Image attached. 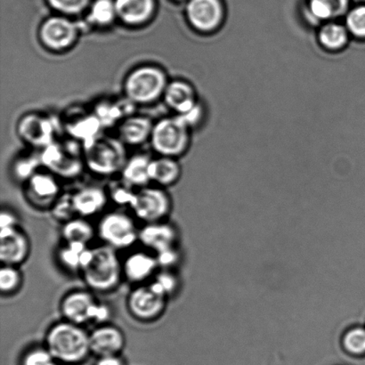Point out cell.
<instances>
[{
  "label": "cell",
  "mask_w": 365,
  "mask_h": 365,
  "mask_svg": "<svg viewBox=\"0 0 365 365\" xmlns=\"http://www.w3.org/2000/svg\"><path fill=\"white\" fill-rule=\"evenodd\" d=\"M44 346L57 363L64 365H80L91 355L89 332L66 320L48 329Z\"/></svg>",
  "instance_id": "cell-1"
},
{
  "label": "cell",
  "mask_w": 365,
  "mask_h": 365,
  "mask_svg": "<svg viewBox=\"0 0 365 365\" xmlns=\"http://www.w3.org/2000/svg\"><path fill=\"white\" fill-rule=\"evenodd\" d=\"M82 277L91 292L114 291L123 279V261L117 250L107 245L93 249L91 261L81 271Z\"/></svg>",
  "instance_id": "cell-2"
},
{
  "label": "cell",
  "mask_w": 365,
  "mask_h": 365,
  "mask_svg": "<svg viewBox=\"0 0 365 365\" xmlns=\"http://www.w3.org/2000/svg\"><path fill=\"white\" fill-rule=\"evenodd\" d=\"M83 156L86 167L103 177L121 173L128 160L124 143L103 135L83 145Z\"/></svg>",
  "instance_id": "cell-3"
},
{
  "label": "cell",
  "mask_w": 365,
  "mask_h": 365,
  "mask_svg": "<svg viewBox=\"0 0 365 365\" xmlns=\"http://www.w3.org/2000/svg\"><path fill=\"white\" fill-rule=\"evenodd\" d=\"M169 81L165 71L155 66L135 68L124 82L125 96L135 105H146L163 98Z\"/></svg>",
  "instance_id": "cell-4"
},
{
  "label": "cell",
  "mask_w": 365,
  "mask_h": 365,
  "mask_svg": "<svg viewBox=\"0 0 365 365\" xmlns=\"http://www.w3.org/2000/svg\"><path fill=\"white\" fill-rule=\"evenodd\" d=\"M60 311L63 320L81 327L92 322L106 324L110 317L109 307L98 302L93 292L86 289L67 293L61 300Z\"/></svg>",
  "instance_id": "cell-5"
},
{
  "label": "cell",
  "mask_w": 365,
  "mask_h": 365,
  "mask_svg": "<svg viewBox=\"0 0 365 365\" xmlns=\"http://www.w3.org/2000/svg\"><path fill=\"white\" fill-rule=\"evenodd\" d=\"M42 166L56 177L73 180L80 176L85 165L83 149L77 142H53L42 149Z\"/></svg>",
  "instance_id": "cell-6"
},
{
  "label": "cell",
  "mask_w": 365,
  "mask_h": 365,
  "mask_svg": "<svg viewBox=\"0 0 365 365\" xmlns=\"http://www.w3.org/2000/svg\"><path fill=\"white\" fill-rule=\"evenodd\" d=\"M150 142L160 156L176 158L188 148L190 128L178 115L164 118L153 125Z\"/></svg>",
  "instance_id": "cell-7"
},
{
  "label": "cell",
  "mask_w": 365,
  "mask_h": 365,
  "mask_svg": "<svg viewBox=\"0 0 365 365\" xmlns=\"http://www.w3.org/2000/svg\"><path fill=\"white\" fill-rule=\"evenodd\" d=\"M96 234L105 245L115 250H126L138 242L139 229L130 215L112 211L103 215L99 220Z\"/></svg>",
  "instance_id": "cell-8"
},
{
  "label": "cell",
  "mask_w": 365,
  "mask_h": 365,
  "mask_svg": "<svg viewBox=\"0 0 365 365\" xmlns=\"http://www.w3.org/2000/svg\"><path fill=\"white\" fill-rule=\"evenodd\" d=\"M135 217L145 224L165 221L173 210V200L160 186H145L135 191L130 205Z\"/></svg>",
  "instance_id": "cell-9"
},
{
  "label": "cell",
  "mask_w": 365,
  "mask_h": 365,
  "mask_svg": "<svg viewBox=\"0 0 365 365\" xmlns=\"http://www.w3.org/2000/svg\"><path fill=\"white\" fill-rule=\"evenodd\" d=\"M167 302V297L160 294L150 284L135 286L126 300L128 313L142 323L158 320L165 312Z\"/></svg>",
  "instance_id": "cell-10"
},
{
  "label": "cell",
  "mask_w": 365,
  "mask_h": 365,
  "mask_svg": "<svg viewBox=\"0 0 365 365\" xmlns=\"http://www.w3.org/2000/svg\"><path fill=\"white\" fill-rule=\"evenodd\" d=\"M81 28L80 25L66 17H49L39 27V41L51 51H66L77 41Z\"/></svg>",
  "instance_id": "cell-11"
},
{
  "label": "cell",
  "mask_w": 365,
  "mask_h": 365,
  "mask_svg": "<svg viewBox=\"0 0 365 365\" xmlns=\"http://www.w3.org/2000/svg\"><path fill=\"white\" fill-rule=\"evenodd\" d=\"M186 17L193 30L200 34H212L220 29L225 18L220 0H190Z\"/></svg>",
  "instance_id": "cell-12"
},
{
  "label": "cell",
  "mask_w": 365,
  "mask_h": 365,
  "mask_svg": "<svg viewBox=\"0 0 365 365\" xmlns=\"http://www.w3.org/2000/svg\"><path fill=\"white\" fill-rule=\"evenodd\" d=\"M18 134L26 144L44 149L55 142L56 128L49 117L39 113H29L18 123Z\"/></svg>",
  "instance_id": "cell-13"
},
{
  "label": "cell",
  "mask_w": 365,
  "mask_h": 365,
  "mask_svg": "<svg viewBox=\"0 0 365 365\" xmlns=\"http://www.w3.org/2000/svg\"><path fill=\"white\" fill-rule=\"evenodd\" d=\"M29 236L20 227L2 228L0 231V259L2 264L19 267L30 257Z\"/></svg>",
  "instance_id": "cell-14"
},
{
  "label": "cell",
  "mask_w": 365,
  "mask_h": 365,
  "mask_svg": "<svg viewBox=\"0 0 365 365\" xmlns=\"http://www.w3.org/2000/svg\"><path fill=\"white\" fill-rule=\"evenodd\" d=\"M25 184V195L38 209H50L61 195L58 182L55 175L50 173L38 171Z\"/></svg>",
  "instance_id": "cell-15"
},
{
  "label": "cell",
  "mask_w": 365,
  "mask_h": 365,
  "mask_svg": "<svg viewBox=\"0 0 365 365\" xmlns=\"http://www.w3.org/2000/svg\"><path fill=\"white\" fill-rule=\"evenodd\" d=\"M91 354L96 356H117L126 346V337L123 330L113 324H99L89 332Z\"/></svg>",
  "instance_id": "cell-16"
},
{
  "label": "cell",
  "mask_w": 365,
  "mask_h": 365,
  "mask_svg": "<svg viewBox=\"0 0 365 365\" xmlns=\"http://www.w3.org/2000/svg\"><path fill=\"white\" fill-rule=\"evenodd\" d=\"M178 240L177 228L166 221L145 224L139 229L138 242L155 254L176 248Z\"/></svg>",
  "instance_id": "cell-17"
},
{
  "label": "cell",
  "mask_w": 365,
  "mask_h": 365,
  "mask_svg": "<svg viewBox=\"0 0 365 365\" xmlns=\"http://www.w3.org/2000/svg\"><path fill=\"white\" fill-rule=\"evenodd\" d=\"M160 269L155 254L135 252L123 261V278L134 284H144Z\"/></svg>",
  "instance_id": "cell-18"
},
{
  "label": "cell",
  "mask_w": 365,
  "mask_h": 365,
  "mask_svg": "<svg viewBox=\"0 0 365 365\" xmlns=\"http://www.w3.org/2000/svg\"><path fill=\"white\" fill-rule=\"evenodd\" d=\"M71 196L76 214L85 218L101 213L110 200L108 192L95 185L86 186L71 193Z\"/></svg>",
  "instance_id": "cell-19"
},
{
  "label": "cell",
  "mask_w": 365,
  "mask_h": 365,
  "mask_svg": "<svg viewBox=\"0 0 365 365\" xmlns=\"http://www.w3.org/2000/svg\"><path fill=\"white\" fill-rule=\"evenodd\" d=\"M66 128L71 137L81 142L83 145L102 135L101 130L103 127L94 113H86L78 110L67 116Z\"/></svg>",
  "instance_id": "cell-20"
},
{
  "label": "cell",
  "mask_w": 365,
  "mask_h": 365,
  "mask_svg": "<svg viewBox=\"0 0 365 365\" xmlns=\"http://www.w3.org/2000/svg\"><path fill=\"white\" fill-rule=\"evenodd\" d=\"M163 98L168 107L176 112L177 115L188 112L199 103L195 88L188 82L180 80L169 82Z\"/></svg>",
  "instance_id": "cell-21"
},
{
  "label": "cell",
  "mask_w": 365,
  "mask_h": 365,
  "mask_svg": "<svg viewBox=\"0 0 365 365\" xmlns=\"http://www.w3.org/2000/svg\"><path fill=\"white\" fill-rule=\"evenodd\" d=\"M153 124L148 117L131 115L121 121L119 138L125 145H139L150 141Z\"/></svg>",
  "instance_id": "cell-22"
},
{
  "label": "cell",
  "mask_w": 365,
  "mask_h": 365,
  "mask_svg": "<svg viewBox=\"0 0 365 365\" xmlns=\"http://www.w3.org/2000/svg\"><path fill=\"white\" fill-rule=\"evenodd\" d=\"M117 17L128 25H141L152 17L153 0H114Z\"/></svg>",
  "instance_id": "cell-23"
},
{
  "label": "cell",
  "mask_w": 365,
  "mask_h": 365,
  "mask_svg": "<svg viewBox=\"0 0 365 365\" xmlns=\"http://www.w3.org/2000/svg\"><path fill=\"white\" fill-rule=\"evenodd\" d=\"M152 159L145 155H138L128 159L123 170L121 178L125 184L132 188H142L151 182L150 178V165Z\"/></svg>",
  "instance_id": "cell-24"
},
{
  "label": "cell",
  "mask_w": 365,
  "mask_h": 365,
  "mask_svg": "<svg viewBox=\"0 0 365 365\" xmlns=\"http://www.w3.org/2000/svg\"><path fill=\"white\" fill-rule=\"evenodd\" d=\"M135 106L126 96L123 100H106L99 102L93 110L101 121L103 127L112 126L115 123H120L126 118L132 115L131 106Z\"/></svg>",
  "instance_id": "cell-25"
},
{
  "label": "cell",
  "mask_w": 365,
  "mask_h": 365,
  "mask_svg": "<svg viewBox=\"0 0 365 365\" xmlns=\"http://www.w3.org/2000/svg\"><path fill=\"white\" fill-rule=\"evenodd\" d=\"M180 176L181 167L176 158L160 156L158 159L152 160L150 165V178L151 182H155L160 187L176 184Z\"/></svg>",
  "instance_id": "cell-26"
},
{
  "label": "cell",
  "mask_w": 365,
  "mask_h": 365,
  "mask_svg": "<svg viewBox=\"0 0 365 365\" xmlns=\"http://www.w3.org/2000/svg\"><path fill=\"white\" fill-rule=\"evenodd\" d=\"M349 38L350 34L345 25L334 21L325 23L317 34L322 48L330 52L341 51L348 45Z\"/></svg>",
  "instance_id": "cell-27"
},
{
  "label": "cell",
  "mask_w": 365,
  "mask_h": 365,
  "mask_svg": "<svg viewBox=\"0 0 365 365\" xmlns=\"http://www.w3.org/2000/svg\"><path fill=\"white\" fill-rule=\"evenodd\" d=\"M349 0H310L309 13L318 23H328L348 14Z\"/></svg>",
  "instance_id": "cell-28"
},
{
  "label": "cell",
  "mask_w": 365,
  "mask_h": 365,
  "mask_svg": "<svg viewBox=\"0 0 365 365\" xmlns=\"http://www.w3.org/2000/svg\"><path fill=\"white\" fill-rule=\"evenodd\" d=\"M61 234L64 242H78L88 245L94 239L96 229L85 217H75L63 224Z\"/></svg>",
  "instance_id": "cell-29"
},
{
  "label": "cell",
  "mask_w": 365,
  "mask_h": 365,
  "mask_svg": "<svg viewBox=\"0 0 365 365\" xmlns=\"http://www.w3.org/2000/svg\"><path fill=\"white\" fill-rule=\"evenodd\" d=\"M88 245L78 242H64L58 250V261L68 271L81 273L83 266V259Z\"/></svg>",
  "instance_id": "cell-30"
},
{
  "label": "cell",
  "mask_w": 365,
  "mask_h": 365,
  "mask_svg": "<svg viewBox=\"0 0 365 365\" xmlns=\"http://www.w3.org/2000/svg\"><path fill=\"white\" fill-rule=\"evenodd\" d=\"M117 17L115 2L113 0H96L89 11V24L98 26H107Z\"/></svg>",
  "instance_id": "cell-31"
},
{
  "label": "cell",
  "mask_w": 365,
  "mask_h": 365,
  "mask_svg": "<svg viewBox=\"0 0 365 365\" xmlns=\"http://www.w3.org/2000/svg\"><path fill=\"white\" fill-rule=\"evenodd\" d=\"M23 274L18 267L2 264L0 269V291L3 295L16 293L23 285Z\"/></svg>",
  "instance_id": "cell-32"
},
{
  "label": "cell",
  "mask_w": 365,
  "mask_h": 365,
  "mask_svg": "<svg viewBox=\"0 0 365 365\" xmlns=\"http://www.w3.org/2000/svg\"><path fill=\"white\" fill-rule=\"evenodd\" d=\"M150 284L160 294L169 299L170 296L177 292L178 287H180V280H178L177 274L173 273V271L160 269L157 272Z\"/></svg>",
  "instance_id": "cell-33"
},
{
  "label": "cell",
  "mask_w": 365,
  "mask_h": 365,
  "mask_svg": "<svg viewBox=\"0 0 365 365\" xmlns=\"http://www.w3.org/2000/svg\"><path fill=\"white\" fill-rule=\"evenodd\" d=\"M39 166H42L41 156H24L14 163L13 173L17 180L26 182L38 173Z\"/></svg>",
  "instance_id": "cell-34"
},
{
  "label": "cell",
  "mask_w": 365,
  "mask_h": 365,
  "mask_svg": "<svg viewBox=\"0 0 365 365\" xmlns=\"http://www.w3.org/2000/svg\"><path fill=\"white\" fill-rule=\"evenodd\" d=\"M345 26L350 36L365 41V6H359L346 14Z\"/></svg>",
  "instance_id": "cell-35"
},
{
  "label": "cell",
  "mask_w": 365,
  "mask_h": 365,
  "mask_svg": "<svg viewBox=\"0 0 365 365\" xmlns=\"http://www.w3.org/2000/svg\"><path fill=\"white\" fill-rule=\"evenodd\" d=\"M50 211H51L52 217L63 224L76 217L77 214L74 209L71 193L61 195L50 207Z\"/></svg>",
  "instance_id": "cell-36"
},
{
  "label": "cell",
  "mask_w": 365,
  "mask_h": 365,
  "mask_svg": "<svg viewBox=\"0 0 365 365\" xmlns=\"http://www.w3.org/2000/svg\"><path fill=\"white\" fill-rule=\"evenodd\" d=\"M56 359L45 346H34L26 350L20 359L19 365H57Z\"/></svg>",
  "instance_id": "cell-37"
},
{
  "label": "cell",
  "mask_w": 365,
  "mask_h": 365,
  "mask_svg": "<svg viewBox=\"0 0 365 365\" xmlns=\"http://www.w3.org/2000/svg\"><path fill=\"white\" fill-rule=\"evenodd\" d=\"M343 346L352 356H363L365 354V329L353 328L343 337Z\"/></svg>",
  "instance_id": "cell-38"
},
{
  "label": "cell",
  "mask_w": 365,
  "mask_h": 365,
  "mask_svg": "<svg viewBox=\"0 0 365 365\" xmlns=\"http://www.w3.org/2000/svg\"><path fill=\"white\" fill-rule=\"evenodd\" d=\"M135 191L130 185L120 182L112 186L110 190L109 198L119 206L130 207Z\"/></svg>",
  "instance_id": "cell-39"
},
{
  "label": "cell",
  "mask_w": 365,
  "mask_h": 365,
  "mask_svg": "<svg viewBox=\"0 0 365 365\" xmlns=\"http://www.w3.org/2000/svg\"><path fill=\"white\" fill-rule=\"evenodd\" d=\"M53 9L63 14H77L87 9L89 0H48Z\"/></svg>",
  "instance_id": "cell-40"
},
{
  "label": "cell",
  "mask_w": 365,
  "mask_h": 365,
  "mask_svg": "<svg viewBox=\"0 0 365 365\" xmlns=\"http://www.w3.org/2000/svg\"><path fill=\"white\" fill-rule=\"evenodd\" d=\"M157 261L160 269H173L178 264L180 259V252H178L177 247L165 250V252L155 254Z\"/></svg>",
  "instance_id": "cell-41"
},
{
  "label": "cell",
  "mask_w": 365,
  "mask_h": 365,
  "mask_svg": "<svg viewBox=\"0 0 365 365\" xmlns=\"http://www.w3.org/2000/svg\"><path fill=\"white\" fill-rule=\"evenodd\" d=\"M178 116L191 130L192 128L195 127L196 125H198L202 121L204 116L203 107L198 103L191 110H189L188 112Z\"/></svg>",
  "instance_id": "cell-42"
},
{
  "label": "cell",
  "mask_w": 365,
  "mask_h": 365,
  "mask_svg": "<svg viewBox=\"0 0 365 365\" xmlns=\"http://www.w3.org/2000/svg\"><path fill=\"white\" fill-rule=\"evenodd\" d=\"M19 227L16 215L12 211L3 210L0 214V229Z\"/></svg>",
  "instance_id": "cell-43"
},
{
  "label": "cell",
  "mask_w": 365,
  "mask_h": 365,
  "mask_svg": "<svg viewBox=\"0 0 365 365\" xmlns=\"http://www.w3.org/2000/svg\"><path fill=\"white\" fill-rule=\"evenodd\" d=\"M95 365H127L123 356L120 355L117 356H106L98 357L96 361Z\"/></svg>",
  "instance_id": "cell-44"
},
{
  "label": "cell",
  "mask_w": 365,
  "mask_h": 365,
  "mask_svg": "<svg viewBox=\"0 0 365 365\" xmlns=\"http://www.w3.org/2000/svg\"><path fill=\"white\" fill-rule=\"evenodd\" d=\"M57 365H64V364H61L58 363V364H57Z\"/></svg>",
  "instance_id": "cell-45"
}]
</instances>
